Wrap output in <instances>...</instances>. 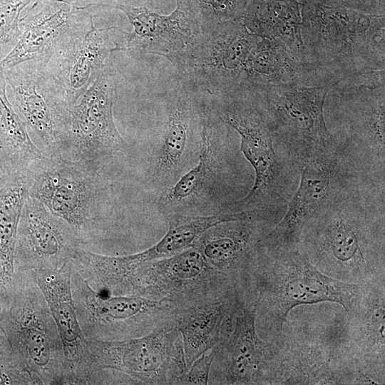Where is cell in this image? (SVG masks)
<instances>
[{"instance_id": "obj_1", "label": "cell", "mask_w": 385, "mask_h": 385, "mask_svg": "<svg viewBox=\"0 0 385 385\" xmlns=\"http://www.w3.org/2000/svg\"><path fill=\"white\" fill-rule=\"evenodd\" d=\"M301 33L308 63L326 83L384 70V16L318 1L303 4Z\"/></svg>"}, {"instance_id": "obj_2", "label": "cell", "mask_w": 385, "mask_h": 385, "mask_svg": "<svg viewBox=\"0 0 385 385\" xmlns=\"http://www.w3.org/2000/svg\"><path fill=\"white\" fill-rule=\"evenodd\" d=\"M0 329L11 354L36 384H64V354L57 326L32 273L17 271Z\"/></svg>"}, {"instance_id": "obj_3", "label": "cell", "mask_w": 385, "mask_h": 385, "mask_svg": "<svg viewBox=\"0 0 385 385\" xmlns=\"http://www.w3.org/2000/svg\"><path fill=\"white\" fill-rule=\"evenodd\" d=\"M221 97L218 115L240 135V150L255 170L254 185L240 200L228 204L225 211L257 217L283 200L285 168L277 157V140L272 120L258 94L239 89Z\"/></svg>"}, {"instance_id": "obj_4", "label": "cell", "mask_w": 385, "mask_h": 385, "mask_svg": "<svg viewBox=\"0 0 385 385\" xmlns=\"http://www.w3.org/2000/svg\"><path fill=\"white\" fill-rule=\"evenodd\" d=\"M115 81L106 65L96 81L72 104L60 155L106 179V173L128 154L129 145L113 114Z\"/></svg>"}, {"instance_id": "obj_5", "label": "cell", "mask_w": 385, "mask_h": 385, "mask_svg": "<svg viewBox=\"0 0 385 385\" xmlns=\"http://www.w3.org/2000/svg\"><path fill=\"white\" fill-rule=\"evenodd\" d=\"M227 276L210 265L192 247L175 255L142 263L119 281L115 295L165 299L178 309L220 297L230 289Z\"/></svg>"}, {"instance_id": "obj_6", "label": "cell", "mask_w": 385, "mask_h": 385, "mask_svg": "<svg viewBox=\"0 0 385 385\" xmlns=\"http://www.w3.org/2000/svg\"><path fill=\"white\" fill-rule=\"evenodd\" d=\"M29 172V195L66 222L84 248L96 228L108 188L106 179L61 155L43 156Z\"/></svg>"}, {"instance_id": "obj_7", "label": "cell", "mask_w": 385, "mask_h": 385, "mask_svg": "<svg viewBox=\"0 0 385 385\" xmlns=\"http://www.w3.org/2000/svg\"><path fill=\"white\" fill-rule=\"evenodd\" d=\"M71 289L86 339L114 341L142 337L173 321L178 310L165 299L98 292L72 266Z\"/></svg>"}, {"instance_id": "obj_8", "label": "cell", "mask_w": 385, "mask_h": 385, "mask_svg": "<svg viewBox=\"0 0 385 385\" xmlns=\"http://www.w3.org/2000/svg\"><path fill=\"white\" fill-rule=\"evenodd\" d=\"M87 340L93 379L100 371L113 370L145 384H173L187 371L174 320L136 338Z\"/></svg>"}, {"instance_id": "obj_9", "label": "cell", "mask_w": 385, "mask_h": 385, "mask_svg": "<svg viewBox=\"0 0 385 385\" xmlns=\"http://www.w3.org/2000/svg\"><path fill=\"white\" fill-rule=\"evenodd\" d=\"M334 85L293 81L253 90L272 120L277 140L305 157L331 151L335 143L324 118L325 98Z\"/></svg>"}, {"instance_id": "obj_10", "label": "cell", "mask_w": 385, "mask_h": 385, "mask_svg": "<svg viewBox=\"0 0 385 385\" xmlns=\"http://www.w3.org/2000/svg\"><path fill=\"white\" fill-rule=\"evenodd\" d=\"M272 269L258 282L257 302L265 300L274 325L282 327L289 311L299 304L322 302L339 303L349 310L359 287L322 274L297 249L275 253Z\"/></svg>"}, {"instance_id": "obj_11", "label": "cell", "mask_w": 385, "mask_h": 385, "mask_svg": "<svg viewBox=\"0 0 385 385\" xmlns=\"http://www.w3.org/2000/svg\"><path fill=\"white\" fill-rule=\"evenodd\" d=\"M260 38L241 19L205 29L184 72L219 95L248 89L253 54Z\"/></svg>"}, {"instance_id": "obj_12", "label": "cell", "mask_w": 385, "mask_h": 385, "mask_svg": "<svg viewBox=\"0 0 385 385\" xmlns=\"http://www.w3.org/2000/svg\"><path fill=\"white\" fill-rule=\"evenodd\" d=\"M21 118L32 131L44 156L60 155L68 113L62 87L42 61H27L2 71Z\"/></svg>"}, {"instance_id": "obj_13", "label": "cell", "mask_w": 385, "mask_h": 385, "mask_svg": "<svg viewBox=\"0 0 385 385\" xmlns=\"http://www.w3.org/2000/svg\"><path fill=\"white\" fill-rule=\"evenodd\" d=\"M301 180L287 212L260 244L273 253L297 249L304 227L344 202V181L337 159L325 153L301 158Z\"/></svg>"}, {"instance_id": "obj_14", "label": "cell", "mask_w": 385, "mask_h": 385, "mask_svg": "<svg viewBox=\"0 0 385 385\" xmlns=\"http://www.w3.org/2000/svg\"><path fill=\"white\" fill-rule=\"evenodd\" d=\"M178 88L168 104L164 129L149 170L151 187L158 195L196 164L201 149L207 110L185 86Z\"/></svg>"}, {"instance_id": "obj_15", "label": "cell", "mask_w": 385, "mask_h": 385, "mask_svg": "<svg viewBox=\"0 0 385 385\" xmlns=\"http://www.w3.org/2000/svg\"><path fill=\"white\" fill-rule=\"evenodd\" d=\"M101 6L122 11L133 27L121 49L161 55L183 71L202 36L201 20L183 0H177V7L169 16L152 12L145 6Z\"/></svg>"}, {"instance_id": "obj_16", "label": "cell", "mask_w": 385, "mask_h": 385, "mask_svg": "<svg viewBox=\"0 0 385 385\" xmlns=\"http://www.w3.org/2000/svg\"><path fill=\"white\" fill-rule=\"evenodd\" d=\"M83 247L75 231L29 195L19 222L14 254L17 271L58 270Z\"/></svg>"}, {"instance_id": "obj_17", "label": "cell", "mask_w": 385, "mask_h": 385, "mask_svg": "<svg viewBox=\"0 0 385 385\" xmlns=\"http://www.w3.org/2000/svg\"><path fill=\"white\" fill-rule=\"evenodd\" d=\"M83 10L63 0H37L20 19L21 34L0 61V71L27 61H46L90 19Z\"/></svg>"}, {"instance_id": "obj_18", "label": "cell", "mask_w": 385, "mask_h": 385, "mask_svg": "<svg viewBox=\"0 0 385 385\" xmlns=\"http://www.w3.org/2000/svg\"><path fill=\"white\" fill-rule=\"evenodd\" d=\"M222 151L215 125L206 112L196 164L172 187L158 195L157 206L163 216H203L222 212L215 197L221 183Z\"/></svg>"}, {"instance_id": "obj_19", "label": "cell", "mask_w": 385, "mask_h": 385, "mask_svg": "<svg viewBox=\"0 0 385 385\" xmlns=\"http://www.w3.org/2000/svg\"><path fill=\"white\" fill-rule=\"evenodd\" d=\"M31 272L46 298L62 342L64 384H91L88 340L79 324L71 294V261L58 270Z\"/></svg>"}, {"instance_id": "obj_20", "label": "cell", "mask_w": 385, "mask_h": 385, "mask_svg": "<svg viewBox=\"0 0 385 385\" xmlns=\"http://www.w3.org/2000/svg\"><path fill=\"white\" fill-rule=\"evenodd\" d=\"M113 27L96 28L92 16L61 49L43 62L46 71L74 103L98 78L106 59L118 51L110 38Z\"/></svg>"}, {"instance_id": "obj_21", "label": "cell", "mask_w": 385, "mask_h": 385, "mask_svg": "<svg viewBox=\"0 0 385 385\" xmlns=\"http://www.w3.org/2000/svg\"><path fill=\"white\" fill-rule=\"evenodd\" d=\"M257 302L244 305L237 298L232 330L215 346L222 384H260L268 371L271 349L257 334Z\"/></svg>"}, {"instance_id": "obj_22", "label": "cell", "mask_w": 385, "mask_h": 385, "mask_svg": "<svg viewBox=\"0 0 385 385\" xmlns=\"http://www.w3.org/2000/svg\"><path fill=\"white\" fill-rule=\"evenodd\" d=\"M237 301V294L228 292L220 297L178 309L174 322L181 335L187 370L229 334Z\"/></svg>"}, {"instance_id": "obj_23", "label": "cell", "mask_w": 385, "mask_h": 385, "mask_svg": "<svg viewBox=\"0 0 385 385\" xmlns=\"http://www.w3.org/2000/svg\"><path fill=\"white\" fill-rule=\"evenodd\" d=\"M257 218L248 217L212 226L198 238L194 247L211 267L227 275L250 263L257 240Z\"/></svg>"}, {"instance_id": "obj_24", "label": "cell", "mask_w": 385, "mask_h": 385, "mask_svg": "<svg viewBox=\"0 0 385 385\" xmlns=\"http://www.w3.org/2000/svg\"><path fill=\"white\" fill-rule=\"evenodd\" d=\"M253 34L284 43L306 66L311 68L302 38V16L295 0H258L241 19Z\"/></svg>"}, {"instance_id": "obj_25", "label": "cell", "mask_w": 385, "mask_h": 385, "mask_svg": "<svg viewBox=\"0 0 385 385\" xmlns=\"http://www.w3.org/2000/svg\"><path fill=\"white\" fill-rule=\"evenodd\" d=\"M30 185L29 171L14 173L0 190V297L11 299L19 222Z\"/></svg>"}, {"instance_id": "obj_26", "label": "cell", "mask_w": 385, "mask_h": 385, "mask_svg": "<svg viewBox=\"0 0 385 385\" xmlns=\"http://www.w3.org/2000/svg\"><path fill=\"white\" fill-rule=\"evenodd\" d=\"M247 217L244 213L220 212L210 215H174L166 217L168 230L163 238L151 247L125 255L128 263L136 267L142 263L170 257L194 247L207 229L222 222Z\"/></svg>"}, {"instance_id": "obj_27", "label": "cell", "mask_w": 385, "mask_h": 385, "mask_svg": "<svg viewBox=\"0 0 385 385\" xmlns=\"http://www.w3.org/2000/svg\"><path fill=\"white\" fill-rule=\"evenodd\" d=\"M351 209L344 201L315 218L325 227L321 237L326 252L337 262L354 267L363 265L365 258L364 241Z\"/></svg>"}, {"instance_id": "obj_28", "label": "cell", "mask_w": 385, "mask_h": 385, "mask_svg": "<svg viewBox=\"0 0 385 385\" xmlns=\"http://www.w3.org/2000/svg\"><path fill=\"white\" fill-rule=\"evenodd\" d=\"M6 82L0 71V143L15 172L29 171L44 155L31 140L26 125L6 96Z\"/></svg>"}, {"instance_id": "obj_29", "label": "cell", "mask_w": 385, "mask_h": 385, "mask_svg": "<svg viewBox=\"0 0 385 385\" xmlns=\"http://www.w3.org/2000/svg\"><path fill=\"white\" fill-rule=\"evenodd\" d=\"M34 0H0V45L18 39L20 16Z\"/></svg>"}, {"instance_id": "obj_30", "label": "cell", "mask_w": 385, "mask_h": 385, "mask_svg": "<svg viewBox=\"0 0 385 385\" xmlns=\"http://www.w3.org/2000/svg\"><path fill=\"white\" fill-rule=\"evenodd\" d=\"M196 1L211 16V24L207 29L222 22L242 19L245 14L240 0Z\"/></svg>"}, {"instance_id": "obj_31", "label": "cell", "mask_w": 385, "mask_h": 385, "mask_svg": "<svg viewBox=\"0 0 385 385\" xmlns=\"http://www.w3.org/2000/svg\"><path fill=\"white\" fill-rule=\"evenodd\" d=\"M215 351L214 347L199 356L183 375L175 379L173 384H207Z\"/></svg>"}, {"instance_id": "obj_32", "label": "cell", "mask_w": 385, "mask_h": 385, "mask_svg": "<svg viewBox=\"0 0 385 385\" xmlns=\"http://www.w3.org/2000/svg\"><path fill=\"white\" fill-rule=\"evenodd\" d=\"M2 171H3V169H2V167L0 164V176H1V174L2 173Z\"/></svg>"}]
</instances>
